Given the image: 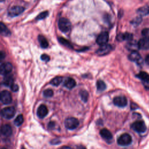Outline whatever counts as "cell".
I'll return each instance as SVG.
<instances>
[{
    "label": "cell",
    "mask_w": 149,
    "mask_h": 149,
    "mask_svg": "<svg viewBox=\"0 0 149 149\" xmlns=\"http://www.w3.org/2000/svg\"><path fill=\"white\" fill-rule=\"evenodd\" d=\"M117 40L119 42L124 41V40H126V41L130 42L132 40L133 38V34L129 33H125L124 34H119L118 35L117 37Z\"/></svg>",
    "instance_id": "obj_15"
},
{
    "label": "cell",
    "mask_w": 149,
    "mask_h": 149,
    "mask_svg": "<svg viewBox=\"0 0 149 149\" xmlns=\"http://www.w3.org/2000/svg\"><path fill=\"white\" fill-rule=\"evenodd\" d=\"M0 28H1V33L3 36H9L11 35L10 30L3 23H1L0 25Z\"/></svg>",
    "instance_id": "obj_24"
},
{
    "label": "cell",
    "mask_w": 149,
    "mask_h": 149,
    "mask_svg": "<svg viewBox=\"0 0 149 149\" xmlns=\"http://www.w3.org/2000/svg\"><path fill=\"white\" fill-rule=\"evenodd\" d=\"M48 15V11H44L42 13H40V14L36 17V20L40 21V20H43L44 19L46 18H47Z\"/></svg>",
    "instance_id": "obj_30"
},
{
    "label": "cell",
    "mask_w": 149,
    "mask_h": 149,
    "mask_svg": "<svg viewBox=\"0 0 149 149\" xmlns=\"http://www.w3.org/2000/svg\"><path fill=\"white\" fill-rule=\"evenodd\" d=\"M100 135L101 136L107 140H110L113 139V135L110 130H108L107 129H103L100 130Z\"/></svg>",
    "instance_id": "obj_16"
},
{
    "label": "cell",
    "mask_w": 149,
    "mask_h": 149,
    "mask_svg": "<svg viewBox=\"0 0 149 149\" xmlns=\"http://www.w3.org/2000/svg\"><path fill=\"white\" fill-rule=\"evenodd\" d=\"M114 104L119 107H125L128 104V100L124 96H118L114 99Z\"/></svg>",
    "instance_id": "obj_11"
},
{
    "label": "cell",
    "mask_w": 149,
    "mask_h": 149,
    "mask_svg": "<svg viewBox=\"0 0 149 149\" xmlns=\"http://www.w3.org/2000/svg\"><path fill=\"white\" fill-rule=\"evenodd\" d=\"M97 89L99 91H103L106 89V85L104 81L99 80L97 82Z\"/></svg>",
    "instance_id": "obj_26"
},
{
    "label": "cell",
    "mask_w": 149,
    "mask_h": 149,
    "mask_svg": "<svg viewBox=\"0 0 149 149\" xmlns=\"http://www.w3.org/2000/svg\"><path fill=\"white\" fill-rule=\"evenodd\" d=\"M142 21V17L140 16V17H136V18H134L132 22H131V23L134 26H137V25H139Z\"/></svg>",
    "instance_id": "obj_32"
},
{
    "label": "cell",
    "mask_w": 149,
    "mask_h": 149,
    "mask_svg": "<svg viewBox=\"0 0 149 149\" xmlns=\"http://www.w3.org/2000/svg\"><path fill=\"white\" fill-rule=\"evenodd\" d=\"M48 111L47 109V107L44 105V104H42L40 105L37 111V114L38 118L43 119L44 118H45L47 114H48Z\"/></svg>",
    "instance_id": "obj_13"
},
{
    "label": "cell",
    "mask_w": 149,
    "mask_h": 149,
    "mask_svg": "<svg viewBox=\"0 0 149 149\" xmlns=\"http://www.w3.org/2000/svg\"><path fill=\"white\" fill-rule=\"evenodd\" d=\"M78 149H86V147L85 146H80V147H79V148Z\"/></svg>",
    "instance_id": "obj_40"
},
{
    "label": "cell",
    "mask_w": 149,
    "mask_h": 149,
    "mask_svg": "<svg viewBox=\"0 0 149 149\" xmlns=\"http://www.w3.org/2000/svg\"><path fill=\"white\" fill-rule=\"evenodd\" d=\"M24 11L25 8L22 6H13L8 10V14L10 17H16L20 15L24 12Z\"/></svg>",
    "instance_id": "obj_5"
},
{
    "label": "cell",
    "mask_w": 149,
    "mask_h": 149,
    "mask_svg": "<svg viewBox=\"0 0 149 149\" xmlns=\"http://www.w3.org/2000/svg\"><path fill=\"white\" fill-rule=\"evenodd\" d=\"M137 13L140 17H144L149 14V6L146 5L139 8L137 10Z\"/></svg>",
    "instance_id": "obj_18"
},
{
    "label": "cell",
    "mask_w": 149,
    "mask_h": 149,
    "mask_svg": "<svg viewBox=\"0 0 149 149\" xmlns=\"http://www.w3.org/2000/svg\"><path fill=\"white\" fill-rule=\"evenodd\" d=\"M79 94L80 98L82 100V101L84 102H87L89 98V94L87 91L86 90H81L80 91Z\"/></svg>",
    "instance_id": "obj_28"
},
{
    "label": "cell",
    "mask_w": 149,
    "mask_h": 149,
    "mask_svg": "<svg viewBox=\"0 0 149 149\" xmlns=\"http://www.w3.org/2000/svg\"><path fill=\"white\" fill-rule=\"evenodd\" d=\"M62 80H63V78L62 77L57 76V77H56L54 79H52L51 80L50 83L54 86H58L61 83V82H62Z\"/></svg>",
    "instance_id": "obj_25"
},
{
    "label": "cell",
    "mask_w": 149,
    "mask_h": 149,
    "mask_svg": "<svg viewBox=\"0 0 149 149\" xmlns=\"http://www.w3.org/2000/svg\"><path fill=\"white\" fill-rule=\"evenodd\" d=\"M43 95L46 97H51L54 95V92L52 90L50 89H48L44 91Z\"/></svg>",
    "instance_id": "obj_31"
},
{
    "label": "cell",
    "mask_w": 149,
    "mask_h": 149,
    "mask_svg": "<svg viewBox=\"0 0 149 149\" xmlns=\"http://www.w3.org/2000/svg\"><path fill=\"white\" fill-rule=\"evenodd\" d=\"M13 84V79L12 76L6 75L3 80V85L7 87H11Z\"/></svg>",
    "instance_id": "obj_20"
},
{
    "label": "cell",
    "mask_w": 149,
    "mask_h": 149,
    "mask_svg": "<svg viewBox=\"0 0 149 149\" xmlns=\"http://www.w3.org/2000/svg\"><path fill=\"white\" fill-rule=\"evenodd\" d=\"M113 50V47L110 44H104L101 46V47L96 51V54L99 56H104L109 54Z\"/></svg>",
    "instance_id": "obj_7"
},
{
    "label": "cell",
    "mask_w": 149,
    "mask_h": 149,
    "mask_svg": "<svg viewBox=\"0 0 149 149\" xmlns=\"http://www.w3.org/2000/svg\"><path fill=\"white\" fill-rule=\"evenodd\" d=\"M58 40H59V42L61 44L65 46V47H68L70 48H72V46L71 45L70 42L69 41H68L67 40H66V39H65L62 37H60L58 38Z\"/></svg>",
    "instance_id": "obj_27"
},
{
    "label": "cell",
    "mask_w": 149,
    "mask_h": 149,
    "mask_svg": "<svg viewBox=\"0 0 149 149\" xmlns=\"http://www.w3.org/2000/svg\"><path fill=\"white\" fill-rule=\"evenodd\" d=\"M76 82L75 80L71 77H68L67 78L65 81V83H64V85L65 86L68 88V89H72L73 88H74L76 86Z\"/></svg>",
    "instance_id": "obj_19"
},
{
    "label": "cell",
    "mask_w": 149,
    "mask_h": 149,
    "mask_svg": "<svg viewBox=\"0 0 149 149\" xmlns=\"http://www.w3.org/2000/svg\"><path fill=\"white\" fill-rule=\"evenodd\" d=\"M12 65L9 62H6L2 64L0 67V72L1 74L4 76L9 75L12 71Z\"/></svg>",
    "instance_id": "obj_10"
},
{
    "label": "cell",
    "mask_w": 149,
    "mask_h": 149,
    "mask_svg": "<svg viewBox=\"0 0 149 149\" xmlns=\"http://www.w3.org/2000/svg\"><path fill=\"white\" fill-rule=\"evenodd\" d=\"M109 40V34L107 32L101 33L97 37L96 42L100 46L106 44Z\"/></svg>",
    "instance_id": "obj_9"
},
{
    "label": "cell",
    "mask_w": 149,
    "mask_h": 149,
    "mask_svg": "<svg viewBox=\"0 0 149 149\" xmlns=\"http://www.w3.org/2000/svg\"><path fill=\"white\" fill-rule=\"evenodd\" d=\"M23 121H24V119H23V115H19L15 119L14 124L17 126H21L23 124Z\"/></svg>",
    "instance_id": "obj_29"
},
{
    "label": "cell",
    "mask_w": 149,
    "mask_h": 149,
    "mask_svg": "<svg viewBox=\"0 0 149 149\" xmlns=\"http://www.w3.org/2000/svg\"><path fill=\"white\" fill-rule=\"evenodd\" d=\"M126 48L129 50L132 51H137L138 49H139V46H138V43H136V42H132V40L128 43V44L126 46Z\"/></svg>",
    "instance_id": "obj_21"
},
{
    "label": "cell",
    "mask_w": 149,
    "mask_h": 149,
    "mask_svg": "<svg viewBox=\"0 0 149 149\" xmlns=\"http://www.w3.org/2000/svg\"><path fill=\"white\" fill-rule=\"evenodd\" d=\"M132 129L138 133H143L146 129L147 127L144 123L142 121H138L133 123L131 126Z\"/></svg>",
    "instance_id": "obj_6"
},
{
    "label": "cell",
    "mask_w": 149,
    "mask_h": 149,
    "mask_svg": "<svg viewBox=\"0 0 149 149\" xmlns=\"http://www.w3.org/2000/svg\"><path fill=\"white\" fill-rule=\"evenodd\" d=\"M2 149H6V148H2Z\"/></svg>",
    "instance_id": "obj_43"
},
{
    "label": "cell",
    "mask_w": 149,
    "mask_h": 149,
    "mask_svg": "<svg viewBox=\"0 0 149 149\" xmlns=\"http://www.w3.org/2000/svg\"><path fill=\"white\" fill-rule=\"evenodd\" d=\"M128 58L130 61L133 62H136L138 64H140L142 63V58L140 54L137 51H132L128 56Z\"/></svg>",
    "instance_id": "obj_12"
},
{
    "label": "cell",
    "mask_w": 149,
    "mask_h": 149,
    "mask_svg": "<svg viewBox=\"0 0 149 149\" xmlns=\"http://www.w3.org/2000/svg\"><path fill=\"white\" fill-rule=\"evenodd\" d=\"M139 49L147 50L149 49V38L143 37L138 42Z\"/></svg>",
    "instance_id": "obj_14"
},
{
    "label": "cell",
    "mask_w": 149,
    "mask_h": 149,
    "mask_svg": "<svg viewBox=\"0 0 149 149\" xmlns=\"http://www.w3.org/2000/svg\"><path fill=\"white\" fill-rule=\"evenodd\" d=\"M58 27L60 30L66 33L69 32L71 29V23L70 21L65 18H61L58 21Z\"/></svg>",
    "instance_id": "obj_1"
},
{
    "label": "cell",
    "mask_w": 149,
    "mask_h": 149,
    "mask_svg": "<svg viewBox=\"0 0 149 149\" xmlns=\"http://www.w3.org/2000/svg\"><path fill=\"white\" fill-rule=\"evenodd\" d=\"M142 34L144 37L149 38V28H145L142 31Z\"/></svg>",
    "instance_id": "obj_33"
},
{
    "label": "cell",
    "mask_w": 149,
    "mask_h": 149,
    "mask_svg": "<svg viewBox=\"0 0 149 149\" xmlns=\"http://www.w3.org/2000/svg\"><path fill=\"white\" fill-rule=\"evenodd\" d=\"M132 139L130 135L128 133L121 134L117 140V143L121 146H126L132 143Z\"/></svg>",
    "instance_id": "obj_3"
},
{
    "label": "cell",
    "mask_w": 149,
    "mask_h": 149,
    "mask_svg": "<svg viewBox=\"0 0 149 149\" xmlns=\"http://www.w3.org/2000/svg\"><path fill=\"white\" fill-rule=\"evenodd\" d=\"M60 149H73V148L69 146H63Z\"/></svg>",
    "instance_id": "obj_38"
},
{
    "label": "cell",
    "mask_w": 149,
    "mask_h": 149,
    "mask_svg": "<svg viewBox=\"0 0 149 149\" xmlns=\"http://www.w3.org/2000/svg\"><path fill=\"white\" fill-rule=\"evenodd\" d=\"M10 87H11V90L13 91H14V92H17L19 90L18 85H17V84H15V83H13Z\"/></svg>",
    "instance_id": "obj_35"
},
{
    "label": "cell",
    "mask_w": 149,
    "mask_h": 149,
    "mask_svg": "<svg viewBox=\"0 0 149 149\" xmlns=\"http://www.w3.org/2000/svg\"><path fill=\"white\" fill-rule=\"evenodd\" d=\"M4 1H5V0H1V2H3Z\"/></svg>",
    "instance_id": "obj_42"
},
{
    "label": "cell",
    "mask_w": 149,
    "mask_h": 149,
    "mask_svg": "<svg viewBox=\"0 0 149 149\" xmlns=\"http://www.w3.org/2000/svg\"><path fill=\"white\" fill-rule=\"evenodd\" d=\"M38 42L40 44L42 48H47L48 47V42L47 40L42 35H39L38 37Z\"/></svg>",
    "instance_id": "obj_22"
},
{
    "label": "cell",
    "mask_w": 149,
    "mask_h": 149,
    "mask_svg": "<svg viewBox=\"0 0 149 149\" xmlns=\"http://www.w3.org/2000/svg\"><path fill=\"white\" fill-rule=\"evenodd\" d=\"M137 77L142 80L143 82L146 83L149 82V74L146 72H140L139 74H138Z\"/></svg>",
    "instance_id": "obj_23"
},
{
    "label": "cell",
    "mask_w": 149,
    "mask_h": 149,
    "mask_svg": "<svg viewBox=\"0 0 149 149\" xmlns=\"http://www.w3.org/2000/svg\"><path fill=\"white\" fill-rule=\"evenodd\" d=\"M55 126H56V123H54V122H50L48 125V127L49 129H53L54 128H55Z\"/></svg>",
    "instance_id": "obj_36"
},
{
    "label": "cell",
    "mask_w": 149,
    "mask_h": 149,
    "mask_svg": "<svg viewBox=\"0 0 149 149\" xmlns=\"http://www.w3.org/2000/svg\"><path fill=\"white\" fill-rule=\"evenodd\" d=\"M0 99H1L2 103L4 104H9L11 103L12 100L11 94L7 90H3L1 93Z\"/></svg>",
    "instance_id": "obj_8"
},
{
    "label": "cell",
    "mask_w": 149,
    "mask_h": 149,
    "mask_svg": "<svg viewBox=\"0 0 149 149\" xmlns=\"http://www.w3.org/2000/svg\"><path fill=\"white\" fill-rule=\"evenodd\" d=\"M21 149H26V148H25V147H22V148H21Z\"/></svg>",
    "instance_id": "obj_41"
},
{
    "label": "cell",
    "mask_w": 149,
    "mask_h": 149,
    "mask_svg": "<svg viewBox=\"0 0 149 149\" xmlns=\"http://www.w3.org/2000/svg\"><path fill=\"white\" fill-rule=\"evenodd\" d=\"M41 60L45 62H48L50 60V58L47 54H43V55L41 56Z\"/></svg>",
    "instance_id": "obj_34"
},
{
    "label": "cell",
    "mask_w": 149,
    "mask_h": 149,
    "mask_svg": "<svg viewBox=\"0 0 149 149\" xmlns=\"http://www.w3.org/2000/svg\"><path fill=\"white\" fill-rule=\"evenodd\" d=\"M15 109L13 107H7L1 110V115L3 118L9 119L12 118L15 115Z\"/></svg>",
    "instance_id": "obj_4"
},
{
    "label": "cell",
    "mask_w": 149,
    "mask_h": 149,
    "mask_svg": "<svg viewBox=\"0 0 149 149\" xmlns=\"http://www.w3.org/2000/svg\"><path fill=\"white\" fill-rule=\"evenodd\" d=\"M79 125V122L78 119L74 117L68 118L65 121V126L69 130H74L76 129L77 128Z\"/></svg>",
    "instance_id": "obj_2"
},
{
    "label": "cell",
    "mask_w": 149,
    "mask_h": 149,
    "mask_svg": "<svg viewBox=\"0 0 149 149\" xmlns=\"http://www.w3.org/2000/svg\"><path fill=\"white\" fill-rule=\"evenodd\" d=\"M145 61H146V62L147 64H149V55H147V56L146 57Z\"/></svg>",
    "instance_id": "obj_39"
},
{
    "label": "cell",
    "mask_w": 149,
    "mask_h": 149,
    "mask_svg": "<svg viewBox=\"0 0 149 149\" xmlns=\"http://www.w3.org/2000/svg\"><path fill=\"white\" fill-rule=\"evenodd\" d=\"M5 57V53H4V52L1 51V54H0V58H1V60H3Z\"/></svg>",
    "instance_id": "obj_37"
},
{
    "label": "cell",
    "mask_w": 149,
    "mask_h": 149,
    "mask_svg": "<svg viewBox=\"0 0 149 149\" xmlns=\"http://www.w3.org/2000/svg\"><path fill=\"white\" fill-rule=\"evenodd\" d=\"M1 133L5 136H9L12 134V129L10 125H4L1 127Z\"/></svg>",
    "instance_id": "obj_17"
}]
</instances>
